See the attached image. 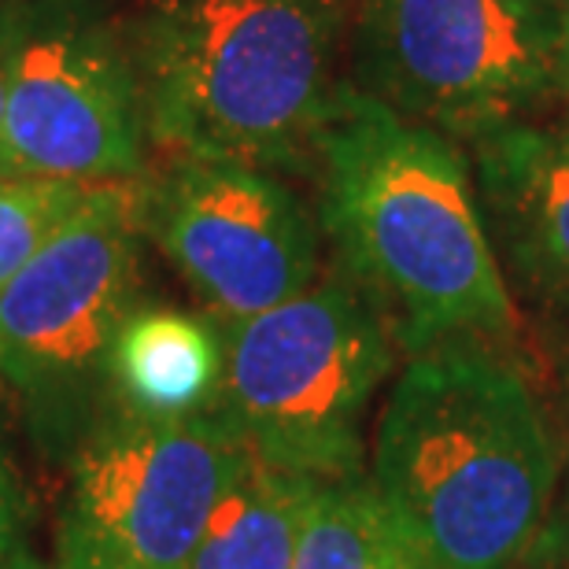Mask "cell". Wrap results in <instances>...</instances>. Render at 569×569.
<instances>
[{
  "label": "cell",
  "instance_id": "11",
  "mask_svg": "<svg viewBox=\"0 0 569 569\" xmlns=\"http://www.w3.org/2000/svg\"><path fill=\"white\" fill-rule=\"evenodd\" d=\"M222 333L197 315L144 307L119 326L108 351L111 403L148 418L203 415L219 403Z\"/></svg>",
  "mask_w": 569,
  "mask_h": 569
},
{
  "label": "cell",
  "instance_id": "21",
  "mask_svg": "<svg viewBox=\"0 0 569 569\" xmlns=\"http://www.w3.org/2000/svg\"><path fill=\"white\" fill-rule=\"evenodd\" d=\"M559 4H566V8H569V0H559Z\"/></svg>",
  "mask_w": 569,
  "mask_h": 569
},
{
  "label": "cell",
  "instance_id": "10",
  "mask_svg": "<svg viewBox=\"0 0 569 569\" xmlns=\"http://www.w3.org/2000/svg\"><path fill=\"white\" fill-rule=\"evenodd\" d=\"M473 189L499 267L569 340V108L473 141ZM555 348V345H551Z\"/></svg>",
  "mask_w": 569,
  "mask_h": 569
},
{
  "label": "cell",
  "instance_id": "16",
  "mask_svg": "<svg viewBox=\"0 0 569 569\" xmlns=\"http://www.w3.org/2000/svg\"><path fill=\"white\" fill-rule=\"evenodd\" d=\"M555 373L548 378V418L555 429V440H559V462H562V481H559V507H555V521L551 532L562 543H569V351L562 356H548Z\"/></svg>",
  "mask_w": 569,
  "mask_h": 569
},
{
  "label": "cell",
  "instance_id": "7",
  "mask_svg": "<svg viewBox=\"0 0 569 569\" xmlns=\"http://www.w3.org/2000/svg\"><path fill=\"white\" fill-rule=\"evenodd\" d=\"M244 437L219 411L111 407L67 459L52 569H189Z\"/></svg>",
  "mask_w": 569,
  "mask_h": 569
},
{
  "label": "cell",
  "instance_id": "15",
  "mask_svg": "<svg viewBox=\"0 0 569 569\" xmlns=\"http://www.w3.org/2000/svg\"><path fill=\"white\" fill-rule=\"evenodd\" d=\"M30 551V499L19 470L0 443V569H33Z\"/></svg>",
  "mask_w": 569,
  "mask_h": 569
},
{
  "label": "cell",
  "instance_id": "20",
  "mask_svg": "<svg viewBox=\"0 0 569 569\" xmlns=\"http://www.w3.org/2000/svg\"><path fill=\"white\" fill-rule=\"evenodd\" d=\"M562 351H569V340H566V345H555V348H551V356H562Z\"/></svg>",
  "mask_w": 569,
  "mask_h": 569
},
{
  "label": "cell",
  "instance_id": "14",
  "mask_svg": "<svg viewBox=\"0 0 569 569\" xmlns=\"http://www.w3.org/2000/svg\"><path fill=\"white\" fill-rule=\"evenodd\" d=\"M86 186L0 174V289L82 208Z\"/></svg>",
  "mask_w": 569,
  "mask_h": 569
},
{
  "label": "cell",
  "instance_id": "6",
  "mask_svg": "<svg viewBox=\"0 0 569 569\" xmlns=\"http://www.w3.org/2000/svg\"><path fill=\"white\" fill-rule=\"evenodd\" d=\"M356 30V89L455 144L559 108V0H362Z\"/></svg>",
  "mask_w": 569,
  "mask_h": 569
},
{
  "label": "cell",
  "instance_id": "2",
  "mask_svg": "<svg viewBox=\"0 0 569 569\" xmlns=\"http://www.w3.org/2000/svg\"><path fill=\"white\" fill-rule=\"evenodd\" d=\"M367 481L429 569H529L559 507V440L529 367L451 340L407 359Z\"/></svg>",
  "mask_w": 569,
  "mask_h": 569
},
{
  "label": "cell",
  "instance_id": "4",
  "mask_svg": "<svg viewBox=\"0 0 569 569\" xmlns=\"http://www.w3.org/2000/svg\"><path fill=\"white\" fill-rule=\"evenodd\" d=\"M219 411L267 462L315 485L367 477V415L396 367L385 318L345 274L226 326Z\"/></svg>",
  "mask_w": 569,
  "mask_h": 569
},
{
  "label": "cell",
  "instance_id": "5",
  "mask_svg": "<svg viewBox=\"0 0 569 569\" xmlns=\"http://www.w3.org/2000/svg\"><path fill=\"white\" fill-rule=\"evenodd\" d=\"M144 181L93 186L52 241L0 289V373L30 432L67 462L111 407L108 351L138 311Z\"/></svg>",
  "mask_w": 569,
  "mask_h": 569
},
{
  "label": "cell",
  "instance_id": "22",
  "mask_svg": "<svg viewBox=\"0 0 569 569\" xmlns=\"http://www.w3.org/2000/svg\"><path fill=\"white\" fill-rule=\"evenodd\" d=\"M33 569H44V566H33Z\"/></svg>",
  "mask_w": 569,
  "mask_h": 569
},
{
  "label": "cell",
  "instance_id": "13",
  "mask_svg": "<svg viewBox=\"0 0 569 569\" xmlns=\"http://www.w3.org/2000/svg\"><path fill=\"white\" fill-rule=\"evenodd\" d=\"M292 569H429L367 477L318 485Z\"/></svg>",
  "mask_w": 569,
  "mask_h": 569
},
{
  "label": "cell",
  "instance_id": "12",
  "mask_svg": "<svg viewBox=\"0 0 569 569\" xmlns=\"http://www.w3.org/2000/svg\"><path fill=\"white\" fill-rule=\"evenodd\" d=\"M315 492V481L267 462L244 443L189 569H292Z\"/></svg>",
  "mask_w": 569,
  "mask_h": 569
},
{
  "label": "cell",
  "instance_id": "3",
  "mask_svg": "<svg viewBox=\"0 0 569 569\" xmlns=\"http://www.w3.org/2000/svg\"><path fill=\"white\" fill-rule=\"evenodd\" d=\"M337 49L340 0H156L130 60L144 130L178 156L303 167Z\"/></svg>",
  "mask_w": 569,
  "mask_h": 569
},
{
  "label": "cell",
  "instance_id": "8",
  "mask_svg": "<svg viewBox=\"0 0 569 569\" xmlns=\"http://www.w3.org/2000/svg\"><path fill=\"white\" fill-rule=\"evenodd\" d=\"M141 138L138 78L116 41L78 11L16 8L0 174L86 189L130 181Z\"/></svg>",
  "mask_w": 569,
  "mask_h": 569
},
{
  "label": "cell",
  "instance_id": "17",
  "mask_svg": "<svg viewBox=\"0 0 569 569\" xmlns=\"http://www.w3.org/2000/svg\"><path fill=\"white\" fill-rule=\"evenodd\" d=\"M11 44H16V8L0 4V130H4V108H8Z\"/></svg>",
  "mask_w": 569,
  "mask_h": 569
},
{
  "label": "cell",
  "instance_id": "1",
  "mask_svg": "<svg viewBox=\"0 0 569 569\" xmlns=\"http://www.w3.org/2000/svg\"><path fill=\"white\" fill-rule=\"evenodd\" d=\"M311 163L340 274L407 359L451 340L518 356L521 315L459 144L340 86Z\"/></svg>",
  "mask_w": 569,
  "mask_h": 569
},
{
  "label": "cell",
  "instance_id": "18",
  "mask_svg": "<svg viewBox=\"0 0 569 569\" xmlns=\"http://www.w3.org/2000/svg\"><path fill=\"white\" fill-rule=\"evenodd\" d=\"M529 569H569V543H562L548 529V540H543V548L537 551V559H532Z\"/></svg>",
  "mask_w": 569,
  "mask_h": 569
},
{
  "label": "cell",
  "instance_id": "9",
  "mask_svg": "<svg viewBox=\"0 0 569 569\" xmlns=\"http://www.w3.org/2000/svg\"><path fill=\"white\" fill-rule=\"evenodd\" d=\"M148 233L222 326L263 315L318 278L303 200L263 167L178 156L144 186Z\"/></svg>",
  "mask_w": 569,
  "mask_h": 569
},
{
  "label": "cell",
  "instance_id": "19",
  "mask_svg": "<svg viewBox=\"0 0 569 569\" xmlns=\"http://www.w3.org/2000/svg\"><path fill=\"white\" fill-rule=\"evenodd\" d=\"M559 104L569 108V44H566V63H562V89H559Z\"/></svg>",
  "mask_w": 569,
  "mask_h": 569
}]
</instances>
